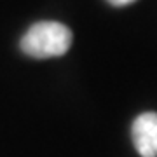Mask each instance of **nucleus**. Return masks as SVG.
Listing matches in <instances>:
<instances>
[{
  "mask_svg": "<svg viewBox=\"0 0 157 157\" xmlns=\"http://www.w3.org/2000/svg\"><path fill=\"white\" fill-rule=\"evenodd\" d=\"M72 32L68 26L58 21H39L33 23L19 40L21 51L30 58L63 56L72 47Z\"/></svg>",
  "mask_w": 157,
  "mask_h": 157,
  "instance_id": "f257e3e1",
  "label": "nucleus"
},
{
  "mask_svg": "<svg viewBox=\"0 0 157 157\" xmlns=\"http://www.w3.org/2000/svg\"><path fill=\"white\" fill-rule=\"evenodd\" d=\"M131 140L141 157H157V113L143 112L133 121Z\"/></svg>",
  "mask_w": 157,
  "mask_h": 157,
  "instance_id": "f03ea898",
  "label": "nucleus"
},
{
  "mask_svg": "<svg viewBox=\"0 0 157 157\" xmlns=\"http://www.w3.org/2000/svg\"><path fill=\"white\" fill-rule=\"evenodd\" d=\"M107 2L113 7H126V6H129V4L136 2V0H107Z\"/></svg>",
  "mask_w": 157,
  "mask_h": 157,
  "instance_id": "7ed1b4c3",
  "label": "nucleus"
}]
</instances>
